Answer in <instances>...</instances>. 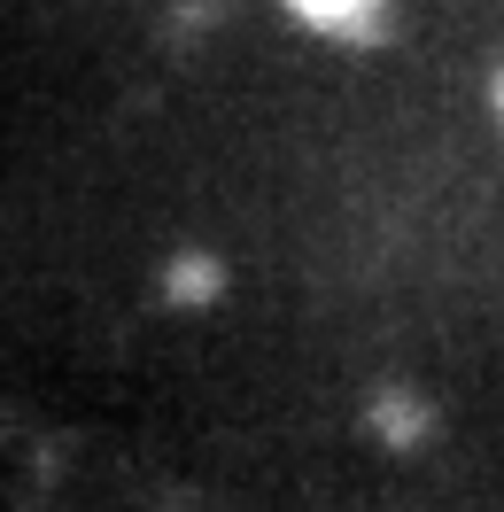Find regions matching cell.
<instances>
[{
	"label": "cell",
	"mask_w": 504,
	"mask_h": 512,
	"mask_svg": "<svg viewBox=\"0 0 504 512\" xmlns=\"http://www.w3.org/2000/svg\"><path fill=\"white\" fill-rule=\"evenodd\" d=\"M311 16H326V24H342V16H365V0H303Z\"/></svg>",
	"instance_id": "cell-1"
}]
</instances>
